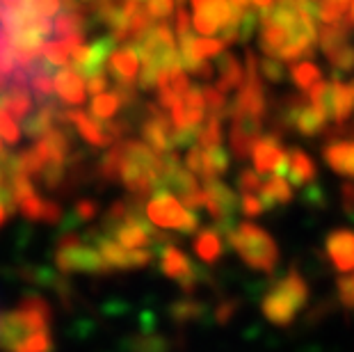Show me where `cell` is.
Listing matches in <instances>:
<instances>
[{"instance_id": "7dc6e473", "label": "cell", "mask_w": 354, "mask_h": 352, "mask_svg": "<svg viewBox=\"0 0 354 352\" xmlns=\"http://www.w3.org/2000/svg\"><path fill=\"white\" fill-rule=\"evenodd\" d=\"M350 87H352V92H354V80H352V82H350Z\"/></svg>"}, {"instance_id": "5b68a950", "label": "cell", "mask_w": 354, "mask_h": 352, "mask_svg": "<svg viewBox=\"0 0 354 352\" xmlns=\"http://www.w3.org/2000/svg\"><path fill=\"white\" fill-rule=\"evenodd\" d=\"M151 222L165 229H180V231H194L197 227V217L190 211H185L183 201L167 190H158V194L151 199L147 208Z\"/></svg>"}, {"instance_id": "f546056e", "label": "cell", "mask_w": 354, "mask_h": 352, "mask_svg": "<svg viewBox=\"0 0 354 352\" xmlns=\"http://www.w3.org/2000/svg\"><path fill=\"white\" fill-rule=\"evenodd\" d=\"M41 55L46 57L53 66H64V64H69L71 50L66 48V44L62 39H55V41H44Z\"/></svg>"}, {"instance_id": "d6986e66", "label": "cell", "mask_w": 354, "mask_h": 352, "mask_svg": "<svg viewBox=\"0 0 354 352\" xmlns=\"http://www.w3.org/2000/svg\"><path fill=\"white\" fill-rule=\"evenodd\" d=\"M190 5L194 14L206 17L210 24L217 28V33H220L222 26L229 21V14H231L229 0H190Z\"/></svg>"}, {"instance_id": "e0dca14e", "label": "cell", "mask_w": 354, "mask_h": 352, "mask_svg": "<svg viewBox=\"0 0 354 352\" xmlns=\"http://www.w3.org/2000/svg\"><path fill=\"white\" fill-rule=\"evenodd\" d=\"M315 178V165L304 151L290 149L288 151V183L292 185H306Z\"/></svg>"}, {"instance_id": "f1b7e54d", "label": "cell", "mask_w": 354, "mask_h": 352, "mask_svg": "<svg viewBox=\"0 0 354 352\" xmlns=\"http://www.w3.org/2000/svg\"><path fill=\"white\" fill-rule=\"evenodd\" d=\"M222 142V119L220 117H208V122L203 129H199V140L197 145L203 149L220 147Z\"/></svg>"}, {"instance_id": "f35d334b", "label": "cell", "mask_w": 354, "mask_h": 352, "mask_svg": "<svg viewBox=\"0 0 354 352\" xmlns=\"http://www.w3.org/2000/svg\"><path fill=\"white\" fill-rule=\"evenodd\" d=\"M85 87H87V94L99 96V94L105 92V87H108V78H105L103 73H96V76H89V78H87Z\"/></svg>"}, {"instance_id": "ffe728a7", "label": "cell", "mask_w": 354, "mask_h": 352, "mask_svg": "<svg viewBox=\"0 0 354 352\" xmlns=\"http://www.w3.org/2000/svg\"><path fill=\"white\" fill-rule=\"evenodd\" d=\"M203 149V147H201ZM229 172V154L222 147H210L203 149V160H201V174L203 181L208 178H217Z\"/></svg>"}, {"instance_id": "f6af8a7d", "label": "cell", "mask_w": 354, "mask_h": 352, "mask_svg": "<svg viewBox=\"0 0 354 352\" xmlns=\"http://www.w3.org/2000/svg\"><path fill=\"white\" fill-rule=\"evenodd\" d=\"M5 154V149H3V138H0V156Z\"/></svg>"}, {"instance_id": "ba28073f", "label": "cell", "mask_w": 354, "mask_h": 352, "mask_svg": "<svg viewBox=\"0 0 354 352\" xmlns=\"http://www.w3.org/2000/svg\"><path fill=\"white\" fill-rule=\"evenodd\" d=\"M290 41V30L281 21H277L270 10H263L261 19V48L270 57H279L281 48Z\"/></svg>"}, {"instance_id": "74e56055", "label": "cell", "mask_w": 354, "mask_h": 352, "mask_svg": "<svg viewBox=\"0 0 354 352\" xmlns=\"http://www.w3.org/2000/svg\"><path fill=\"white\" fill-rule=\"evenodd\" d=\"M201 160H203V149L199 145H192L185 154V167L192 174H201Z\"/></svg>"}, {"instance_id": "52a82bcc", "label": "cell", "mask_w": 354, "mask_h": 352, "mask_svg": "<svg viewBox=\"0 0 354 352\" xmlns=\"http://www.w3.org/2000/svg\"><path fill=\"white\" fill-rule=\"evenodd\" d=\"M233 126H231V151L236 158L245 160L247 156L254 154L256 142L261 138V122L263 119L247 115V112H240V115H233Z\"/></svg>"}, {"instance_id": "3957f363", "label": "cell", "mask_w": 354, "mask_h": 352, "mask_svg": "<svg viewBox=\"0 0 354 352\" xmlns=\"http://www.w3.org/2000/svg\"><path fill=\"white\" fill-rule=\"evenodd\" d=\"M231 245L252 268L259 270H272L277 263V245L261 227L252 222H245L231 234Z\"/></svg>"}, {"instance_id": "b9f144b4", "label": "cell", "mask_w": 354, "mask_h": 352, "mask_svg": "<svg viewBox=\"0 0 354 352\" xmlns=\"http://www.w3.org/2000/svg\"><path fill=\"white\" fill-rule=\"evenodd\" d=\"M78 213H80V217L89 220V217L94 215V204H92V201H80V204H78Z\"/></svg>"}, {"instance_id": "8992f818", "label": "cell", "mask_w": 354, "mask_h": 352, "mask_svg": "<svg viewBox=\"0 0 354 352\" xmlns=\"http://www.w3.org/2000/svg\"><path fill=\"white\" fill-rule=\"evenodd\" d=\"M254 167L259 174H288V154L281 149L279 136H261L254 147Z\"/></svg>"}, {"instance_id": "2e32d148", "label": "cell", "mask_w": 354, "mask_h": 352, "mask_svg": "<svg viewBox=\"0 0 354 352\" xmlns=\"http://www.w3.org/2000/svg\"><path fill=\"white\" fill-rule=\"evenodd\" d=\"M66 122H71L73 126H76L78 133L85 138V142H89V145H94V147H108L110 145L108 138H105V133H103V126L96 124L94 119L89 115H85L82 110H66Z\"/></svg>"}, {"instance_id": "7c38bea8", "label": "cell", "mask_w": 354, "mask_h": 352, "mask_svg": "<svg viewBox=\"0 0 354 352\" xmlns=\"http://www.w3.org/2000/svg\"><path fill=\"white\" fill-rule=\"evenodd\" d=\"M327 252L338 270H352L354 268V231L341 229L329 234Z\"/></svg>"}, {"instance_id": "cb8c5ba5", "label": "cell", "mask_w": 354, "mask_h": 352, "mask_svg": "<svg viewBox=\"0 0 354 352\" xmlns=\"http://www.w3.org/2000/svg\"><path fill=\"white\" fill-rule=\"evenodd\" d=\"M82 28H85V17H82V7H78V10H66L64 14H59L53 24V35L64 39L69 35H82Z\"/></svg>"}, {"instance_id": "d4e9b609", "label": "cell", "mask_w": 354, "mask_h": 352, "mask_svg": "<svg viewBox=\"0 0 354 352\" xmlns=\"http://www.w3.org/2000/svg\"><path fill=\"white\" fill-rule=\"evenodd\" d=\"M290 78L299 89H302V92H308L315 82L322 80V73L313 62H297V64L290 66Z\"/></svg>"}, {"instance_id": "4dcf8cb0", "label": "cell", "mask_w": 354, "mask_h": 352, "mask_svg": "<svg viewBox=\"0 0 354 352\" xmlns=\"http://www.w3.org/2000/svg\"><path fill=\"white\" fill-rule=\"evenodd\" d=\"M101 165V174L108 178V181H117L119 178V167H122V145L112 147L108 154L103 156V160L99 163Z\"/></svg>"}, {"instance_id": "bcb514c9", "label": "cell", "mask_w": 354, "mask_h": 352, "mask_svg": "<svg viewBox=\"0 0 354 352\" xmlns=\"http://www.w3.org/2000/svg\"><path fill=\"white\" fill-rule=\"evenodd\" d=\"M352 21H354V0H352Z\"/></svg>"}, {"instance_id": "836d02e7", "label": "cell", "mask_w": 354, "mask_h": 352, "mask_svg": "<svg viewBox=\"0 0 354 352\" xmlns=\"http://www.w3.org/2000/svg\"><path fill=\"white\" fill-rule=\"evenodd\" d=\"M261 24V19H259V12L252 10V7H247V10L243 12V19H240V28H238V41H250L252 39V35H254V30L256 26Z\"/></svg>"}, {"instance_id": "e575fe53", "label": "cell", "mask_w": 354, "mask_h": 352, "mask_svg": "<svg viewBox=\"0 0 354 352\" xmlns=\"http://www.w3.org/2000/svg\"><path fill=\"white\" fill-rule=\"evenodd\" d=\"M261 73L266 76L270 82H283L286 80V66L281 59H277V57H266L261 62Z\"/></svg>"}, {"instance_id": "7bdbcfd3", "label": "cell", "mask_w": 354, "mask_h": 352, "mask_svg": "<svg viewBox=\"0 0 354 352\" xmlns=\"http://www.w3.org/2000/svg\"><path fill=\"white\" fill-rule=\"evenodd\" d=\"M252 5H256L259 10H270L274 5V0H252Z\"/></svg>"}, {"instance_id": "603a6c76", "label": "cell", "mask_w": 354, "mask_h": 352, "mask_svg": "<svg viewBox=\"0 0 354 352\" xmlns=\"http://www.w3.org/2000/svg\"><path fill=\"white\" fill-rule=\"evenodd\" d=\"M290 197H292L290 185L283 176L274 174L272 178H268V183L261 185V201L266 208L274 204H286V201H290Z\"/></svg>"}, {"instance_id": "5bb4252c", "label": "cell", "mask_w": 354, "mask_h": 352, "mask_svg": "<svg viewBox=\"0 0 354 352\" xmlns=\"http://www.w3.org/2000/svg\"><path fill=\"white\" fill-rule=\"evenodd\" d=\"M325 160L338 174L354 178V140H331L325 147Z\"/></svg>"}, {"instance_id": "1f68e13d", "label": "cell", "mask_w": 354, "mask_h": 352, "mask_svg": "<svg viewBox=\"0 0 354 352\" xmlns=\"http://www.w3.org/2000/svg\"><path fill=\"white\" fill-rule=\"evenodd\" d=\"M348 5L350 0H322V5L318 7V19L325 21V24H336L338 19H343Z\"/></svg>"}, {"instance_id": "7a4b0ae2", "label": "cell", "mask_w": 354, "mask_h": 352, "mask_svg": "<svg viewBox=\"0 0 354 352\" xmlns=\"http://www.w3.org/2000/svg\"><path fill=\"white\" fill-rule=\"evenodd\" d=\"M119 178L135 194H149L162 185V158L147 142H124Z\"/></svg>"}, {"instance_id": "ab89813d", "label": "cell", "mask_w": 354, "mask_h": 352, "mask_svg": "<svg viewBox=\"0 0 354 352\" xmlns=\"http://www.w3.org/2000/svg\"><path fill=\"white\" fill-rule=\"evenodd\" d=\"M190 26H192V19L183 7H178L176 12V35L183 37V35H190Z\"/></svg>"}, {"instance_id": "6da1fadb", "label": "cell", "mask_w": 354, "mask_h": 352, "mask_svg": "<svg viewBox=\"0 0 354 352\" xmlns=\"http://www.w3.org/2000/svg\"><path fill=\"white\" fill-rule=\"evenodd\" d=\"M0 348L5 352H48L50 316L39 297H28L0 316Z\"/></svg>"}, {"instance_id": "484cf974", "label": "cell", "mask_w": 354, "mask_h": 352, "mask_svg": "<svg viewBox=\"0 0 354 352\" xmlns=\"http://www.w3.org/2000/svg\"><path fill=\"white\" fill-rule=\"evenodd\" d=\"M327 59L331 62V66H334V71H331V80H341L343 73L354 71V46L352 44H345V46H341L331 55H327Z\"/></svg>"}, {"instance_id": "9a60e30c", "label": "cell", "mask_w": 354, "mask_h": 352, "mask_svg": "<svg viewBox=\"0 0 354 352\" xmlns=\"http://www.w3.org/2000/svg\"><path fill=\"white\" fill-rule=\"evenodd\" d=\"M354 26L352 19H338L336 24H329L325 26L318 33V41H320V48L325 50V55H331L334 50H338L341 46H345L350 37V28Z\"/></svg>"}, {"instance_id": "8d00e7d4", "label": "cell", "mask_w": 354, "mask_h": 352, "mask_svg": "<svg viewBox=\"0 0 354 352\" xmlns=\"http://www.w3.org/2000/svg\"><path fill=\"white\" fill-rule=\"evenodd\" d=\"M238 185L240 190L245 194H252V192H261V178H259V172H252V169H243L238 174Z\"/></svg>"}, {"instance_id": "44dd1931", "label": "cell", "mask_w": 354, "mask_h": 352, "mask_svg": "<svg viewBox=\"0 0 354 352\" xmlns=\"http://www.w3.org/2000/svg\"><path fill=\"white\" fill-rule=\"evenodd\" d=\"M217 73H220L217 87L222 92H229V89L243 85V69H240V62L231 53L220 55V59H217Z\"/></svg>"}, {"instance_id": "277c9868", "label": "cell", "mask_w": 354, "mask_h": 352, "mask_svg": "<svg viewBox=\"0 0 354 352\" xmlns=\"http://www.w3.org/2000/svg\"><path fill=\"white\" fill-rule=\"evenodd\" d=\"M304 302V281L297 275L286 277L270 290L266 299V313L274 323H288L295 316V311Z\"/></svg>"}, {"instance_id": "7402d4cb", "label": "cell", "mask_w": 354, "mask_h": 352, "mask_svg": "<svg viewBox=\"0 0 354 352\" xmlns=\"http://www.w3.org/2000/svg\"><path fill=\"white\" fill-rule=\"evenodd\" d=\"M183 112H185V124L187 129H199L203 115H206V101H203V92L199 87H190L183 94Z\"/></svg>"}, {"instance_id": "4316f807", "label": "cell", "mask_w": 354, "mask_h": 352, "mask_svg": "<svg viewBox=\"0 0 354 352\" xmlns=\"http://www.w3.org/2000/svg\"><path fill=\"white\" fill-rule=\"evenodd\" d=\"M203 92V101H206V110H210V117H224L227 115V92H222L220 87H213V85H206L201 89Z\"/></svg>"}, {"instance_id": "ee69618b", "label": "cell", "mask_w": 354, "mask_h": 352, "mask_svg": "<svg viewBox=\"0 0 354 352\" xmlns=\"http://www.w3.org/2000/svg\"><path fill=\"white\" fill-rule=\"evenodd\" d=\"M229 3H231L233 7H238V10H247L252 0H229Z\"/></svg>"}, {"instance_id": "60d3db41", "label": "cell", "mask_w": 354, "mask_h": 352, "mask_svg": "<svg viewBox=\"0 0 354 352\" xmlns=\"http://www.w3.org/2000/svg\"><path fill=\"white\" fill-rule=\"evenodd\" d=\"M263 201L259 199V197H254V194H245V199H243V211L247 213V215H259V213H263Z\"/></svg>"}, {"instance_id": "30bf717a", "label": "cell", "mask_w": 354, "mask_h": 352, "mask_svg": "<svg viewBox=\"0 0 354 352\" xmlns=\"http://www.w3.org/2000/svg\"><path fill=\"white\" fill-rule=\"evenodd\" d=\"M354 110V92L350 85H345L341 80H331L329 82V92H327V115L329 119H334L336 124H343L345 119L352 115Z\"/></svg>"}, {"instance_id": "ac0fdd59", "label": "cell", "mask_w": 354, "mask_h": 352, "mask_svg": "<svg viewBox=\"0 0 354 352\" xmlns=\"http://www.w3.org/2000/svg\"><path fill=\"white\" fill-rule=\"evenodd\" d=\"M3 103H5V110L10 112L17 122H24L30 112H32V99H30V89L26 87L10 85L3 92Z\"/></svg>"}, {"instance_id": "d6a6232c", "label": "cell", "mask_w": 354, "mask_h": 352, "mask_svg": "<svg viewBox=\"0 0 354 352\" xmlns=\"http://www.w3.org/2000/svg\"><path fill=\"white\" fill-rule=\"evenodd\" d=\"M197 252L201 259L213 261L220 257V238H217L213 231H203L197 241Z\"/></svg>"}, {"instance_id": "4fadbf2b", "label": "cell", "mask_w": 354, "mask_h": 352, "mask_svg": "<svg viewBox=\"0 0 354 352\" xmlns=\"http://www.w3.org/2000/svg\"><path fill=\"white\" fill-rule=\"evenodd\" d=\"M53 85H55V92L64 103H71V106L85 103L87 87H85V80L80 78V73L76 69H62L55 78H53Z\"/></svg>"}, {"instance_id": "9c48e42d", "label": "cell", "mask_w": 354, "mask_h": 352, "mask_svg": "<svg viewBox=\"0 0 354 352\" xmlns=\"http://www.w3.org/2000/svg\"><path fill=\"white\" fill-rule=\"evenodd\" d=\"M203 206L208 208L210 215L215 217H224L233 213V206H236V194L231 192L222 181L217 178H208L203 183Z\"/></svg>"}, {"instance_id": "8fae6325", "label": "cell", "mask_w": 354, "mask_h": 352, "mask_svg": "<svg viewBox=\"0 0 354 352\" xmlns=\"http://www.w3.org/2000/svg\"><path fill=\"white\" fill-rule=\"evenodd\" d=\"M110 69L115 73L117 82H133L140 73V50L138 44H128L124 48L112 50Z\"/></svg>"}, {"instance_id": "d590c367", "label": "cell", "mask_w": 354, "mask_h": 352, "mask_svg": "<svg viewBox=\"0 0 354 352\" xmlns=\"http://www.w3.org/2000/svg\"><path fill=\"white\" fill-rule=\"evenodd\" d=\"M224 46H227V41L224 39H194V50H197V55L201 59L206 57H213V55H222Z\"/></svg>"}, {"instance_id": "83f0119b", "label": "cell", "mask_w": 354, "mask_h": 352, "mask_svg": "<svg viewBox=\"0 0 354 352\" xmlns=\"http://www.w3.org/2000/svg\"><path fill=\"white\" fill-rule=\"evenodd\" d=\"M117 110H119L117 94H99V96H94L92 108H89L92 117L99 119V122H108V119L115 117Z\"/></svg>"}]
</instances>
